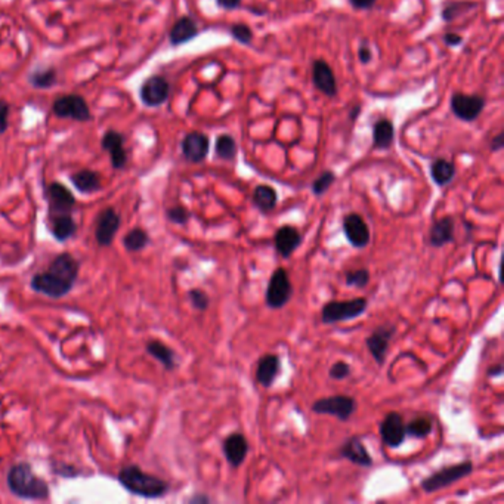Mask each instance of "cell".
Returning <instances> with one entry per match:
<instances>
[{"instance_id":"cell-1","label":"cell","mask_w":504,"mask_h":504,"mask_svg":"<svg viewBox=\"0 0 504 504\" xmlns=\"http://www.w3.org/2000/svg\"><path fill=\"white\" fill-rule=\"evenodd\" d=\"M80 265L70 253H61L45 273H39L31 278V289L52 299H59L73 289L77 280Z\"/></svg>"},{"instance_id":"cell-2","label":"cell","mask_w":504,"mask_h":504,"mask_svg":"<svg viewBox=\"0 0 504 504\" xmlns=\"http://www.w3.org/2000/svg\"><path fill=\"white\" fill-rule=\"evenodd\" d=\"M6 482L9 491L23 500H46L49 497L47 483L35 475L28 463L13 464Z\"/></svg>"},{"instance_id":"cell-3","label":"cell","mask_w":504,"mask_h":504,"mask_svg":"<svg viewBox=\"0 0 504 504\" xmlns=\"http://www.w3.org/2000/svg\"><path fill=\"white\" fill-rule=\"evenodd\" d=\"M119 482L129 493L144 498H160L169 491V485L163 479L142 472L135 464L126 466L120 470Z\"/></svg>"},{"instance_id":"cell-4","label":"cell","mask_w":504,"mask_h":504,"mask_svg":"<svg viewBox=\"0 0 504 504\" xmlns=\"http://www.w3.org/2000/svg\"><path fill=\"white\" fill-rule=\"evenodd\" d=\"M368 307V302L364 297H357L350 300H333L323 307L321 320L324 324H336L361 316Z\"/></svg>"},{"instance_id":"cell-5","label":"cell","mask_w":504,"mask_h":504,"mask_svg":"<svg viewBox=\"0 0 504 504\" xmlns=\"http://www.w3.org/2000/svg\"><path fill=\"white\" fill-rule=\"evenodd\" d=\"M472 470H474L472 462H463L459 464L447 466V467L438 470V472L432 474L426 479H423L422 490L428 494L436 493L442 488H447V486H449L452 483H456L457 481L463 479L464 476L470 475L472 474Z\"/></svg>"},{"instance_id":"cell-6","label":"cell","mask_w":504,"mask_h":504,"mask_svg":"<svg viewBox=\"0 0 504 504\" xmlns=\"http://www.w3.org/2000/svg\"><path fill=\"white\" fill-rule=\"evenodd\" d=\"M52 111L58 119H71L80 123L89 122L92 119L91 108L86 103V99L76 93L58 96L52 104Z\"/></svg>"},{"instance_id":"cell-7","label":"cell","mask_w":504,"mask_h":504,"mask_svg":"<svg viewBox=\"0 0 504 504\" xmlns=\"http://www.w3.org/2000/svg\"><path fill=\"white\" fill-rule=\"evenodd\" d=\"M293 294V285L290 282L289 274L284 268H278L273 274L270 284L266 287L265 302L271 309H280L289 304Z\"/></svg>"},{"instance_id":"cell-8","label":"cell","mask_w":504,"mask_h":504,"mask_svg":"<svg viewBox=\"0 0 504 504\" xmlns=\"http://www.w3.org/2000/svg\"><path fill=\"white\" fill-rule=\"evenodd\" d=\"M311 410L316 414H328L346 422L357 410V401L348 395H334L315 401Z\"/></svg>"},{"instance_id":"cell-9","label":"cell","mask_w":504,"mask_h":504,"mask_svg":"<svg viewBox=\"0 0 504 504\" xmlns=\"http://www.w3.org/2000/svg\"><path fill=\"white\" fill-rule=\"evenodd\" d=\"M171 93V85L163 76L148 77L139 89V96L142 104L147 107H160L163 105Z\"/></svg>"},{"instance_id":"cell-10","label":"cell","mask_w":504,"mask_h":504,"mask_svg":"<svg viewBox=\"0 0 504 504\" xmlns=\"http://www.w3.org/2000/svg\"><path fill=\"white\" fill-rule=\"evenodd\" d=\"M49 212L47 216L71 213L76 206V198L73 193L59 182H52L46 190Z\"/></svg>"},{"instance_id":"cell-11","label":"cell","mask_w":504,"mask_h":504,"mask_svg":"<svg viewBox=\"0 0 504 504\" xmlns=\"http://www.w3.org/2000/svg\"><path fill=\"white\" fill-rule=\"evenodd\" d=\"M485 107V99L479 95L454 93L451 98V110L460 120L474 122Z\"/></svg>"},{"instance_id":"cell-12","label":"cell","mask_w":504,"mask_h":504,"mask_svg":"<svg viewBox=\"0 0 504 504\" xmlns=\"http://www.w3.org/2000/svg\"><path fill=\"white\" fill-rule=\"evenodd\" d=\"M120 214L113 207H107L103 212H99L96 216V229L95 239L99 246L107 247L113 243L117 231L120 228Z\"/></svg>"},{"instance_id":"cell-13","label":"cell","mask_w":504,"mask_h":504,"mask_svg":"<svg viewBox=\"0 0 504 504\" xmlns=\"http://www.w3.org/2000/svg\"><path fill=\"white\" fill-rule=\"evenodd\" d=\"M380 436L383 444L391 448H396L402 445V442H404L407 438L406 423L402 416L394 411L386 414L380 425Z\"/></svg>"},{"instance_id":"cell-14","label":"cell","mask_w":504,"mask_h":504,"mask_svg":"<svg viewBox=\"0 0 504 504\" xmlns=\"http://www.w3.org/2000/svg\"><path fill=\"white\" fill-rule=\"evenodd\" d=\"M395 333H396L395 326H382L367 338L365 345L370 350V354H372V357L376 360L379 365H383L386 354H388L389 343Z\"/></svg>"},{"instance_id":"cell-15","label":"cell","mask_w":504,"mask_h":504,"mask_svg":"<svg viewBox=\"0 0 504 504\" xmlns=\"http://www.w3.org/2000/svg\"><path fill=\"white\" fill-rule=\"evenodd\" d=\"M103 149H105L111 157V164L114 169H125L127 164V151L125 148V137L117 130H107L101 139Z\"/></svg>"},{"instance_id":"cell-16","label":"cell","mask_w":504,"mask_h":504,"mask_svg":"<svg viewBox=\"0 0 504 504\" xmlns=\"http://www.w3.org/2000/svg\"><path fill=\"white\" fill-rule=\"evenodd\" d=\"M343 232L348 241L357 247L362 248L370 243V228L358 213H350L343 219Z\"/></svg>"},{"instance_id":"cell-17","label":"cell","mask_w":504,"mask_h":504,"mask_svg":"<svg viewBox=\"0 0 504 504\" xmlns=\"http://www.w3.org/2000/svg\"><path fill=\"white\" fill-rule=\"evenodd\" d=\"M182 154L191 163H201L209 154V138L201 132H191L183 138Z\"/></svg>"},{"instance_id":"cell-18","label":"cell","mask_w":504,"mask_h":504,"mask_svg":"<svg viewBox=\"0 0 504 504\" xmlns=\"http://www.w3.org/2000/svg\"><path fill=\"white\" fill-rule=\"evenodd\" d=\"M312 81L315 88L327 96H336V93H338V85H336L334 73L331 70V67L323 59L314 61Z\"/></svg>"},{"instance_id":"cell-19","label":"cell","mask_w":504,"mask_h":504,"mask_svg":"<svg viewBox=\"0 0 504 504\" xmlns=\"http://www.w3.org/2000/svg\"><path fill=\"white\" fill-rule=\"evenodd\" d=\"M274 244H275V250L278 251V255L282 256L284 259H287L302 244V234L294 227L284 225L280 229H277L275 237H274Z\"/></svg>"},{"instance_id":"cell-20","label":"cell","mask_w":504,"mask_h":504,"mask_svg":"<svg viewBox=\"0 0 504 504\" xmlns=\"http://www.w3.org/2000/svg\"><path fill=\"white\" fill-rule=\"evenodd\" d=\"M224 454L232 467H240L247 457L248 442L241 433H232L224 441Z\"/></svg>"},{"instance_id":"cell-21","label":"cell","mask_w":504,"mask_h":504,"mask_svg":"<svg viewBox=\"0 0 504 504\" xmlns=\"http://www.w3.org/2000/svg\"><path fill=\"white\" fill-rule=\"evenodd\" d=\"M340 456L350 463H354L361 467H372L373 466V459L370 456V452L367 451L365 445L361 442L360 438L354 436V438H349L345 441V444L340 448Z\"/></svg>"},{"instance_id":"cell-22","label":"cell","mask_w":504,"mask_h":504,"mask_svg":"<svg viewBox=\"0 0 504 504\" xmlns=\"http://www.w3.org/2000/svg\"><path fill=\"white\" fill-rule=\"evenodd\" d=\"M47 221H49L50 234H52L54 239L58 241L70 240L77 231V224L73 219L71 213L47 216Z\"/></svg>"},{"instance_id":"cell-23","label":"cell","mask_w":504,"mask_h":504,"mask_svg":"<svg viewBox=\"0 0 504 504\" xmlns=\"http://www.w3.org/2000/svg\"><path fill=\"white\" fill-rule=\"evenodd\" d=\"M281 368L280 358L274 354L263 355L258 361V368H256V382L262 384L263 388H271L273 383L275 382L278 373Z\"/></svg>"},{"instance_id":"cell-24","label":"cell","mask_w":504,"mask_h":504,"mask_svg":"<svg viewBox=\"0 0 504 504\" xmlns=\"http://www.w3.org/2000/svg\"><path fill=\"white\" fill-rule=\"evenodd\" d=\"M197 35H198V28L195 21L190 18V16H182V18H179L171 28L169 40L171 45L179 46L191 42Z\"/></svg>"},{"instance_id":"cell-25","label":"cell","mask_w":504,"mask_h":504,"mask_svg":"<svg viewBox=\"0 0 504 504\" xmlns=\"http://www.w3.org/2000/svg\"><path fill=\"white\" fill-rule=\"evenodd\" d=\"M454 228H456L454 221H452V217L449 216L436 221L430 229V237H429L430 246L442 247L448 243L454 241Z\"/></svg>"},{"instance_id":"cell-26","label":"cell","mask_w":504,"mask_h":504,"mask_svg":"<svg viewBox=\"0 0 504 504\" xmlns=\"http://www.w3.org/2000/svg\"><path fill=\"white\" fill-rule=\"evenodd\" d=\"M70 181L74 185V188L83 194L96 193L101 188V183H103L101 182V175L89 169L79 171L77 173L71 175Z\"/></svg>"},{"instance_id":"cell-27","label":"cell","mask_w":504,"mask_h":504,"mask_svg":"<svg viewBox=\"0 0 504 504\" xmlns=\"http://www.w3.org/2000/svg\"><path fill=\"white\" fill-rule=\"evenodd\" d=\"M147 352L148 354L156 358L166 370H175L176 368V355L175 352L166 346L163 342L159 340H151L147 343Z\"/></svg>"},{"instance_id":"cell-28","label":"cell","mask_w":504,"mask_h":504,"mask_svg":"<svg viewBox=\"0 0 504 504\" xmlns=\"http://www.w3.org/2000/svg\"><path fill=\"white\" fill-rule=\"evenodd\" d=\"M58 73L52 67L36 69L28 74V83L36 89H50L57 85Z\"/></svg>"},{"instance_id":"cell-29","label":"cell","mask_w":504,"mask_h":504,"mask_svg":"<svg viewBox=\"0 0 504 504\" xmlns=\"http://www.w3.org/2000/svg\"><path fill=\"white\" fill-rule=\"evenodd\" d=\"M430 175L436 185L444 187V185L449 183L452 179H454L456 167H454V164L445 159H438V160H435L430 166Z\"/></svg>"},{"instance_id":"cell-30","label":"cell","mask_w":504,"mask_h":504,"mask_svg":"<svg viewBox=\"0 0 504 504\" xmlns=\"http://www.w3.org/2000/svg\"><path fill=\"white\" fill-rule=\"evenodd\" d=\"M277 191L270 185H259L253 191V205L263 213L271 212L277 206Z\"/></svg>"},{"instance_id":"cell-31","label":"cell","mask_w":504,"mask_h":504,"mask_svg":"<svg viewBox=\"0 0 504 504\" xmlns=\"http://www.w3.org/2000/svg\"><path fill=\"white\" fill-rule=\"evenodd\" d=\"M394 138H395V129H394V125L389 120L382 119L374 125V127H373V144H374L376 148H379V149L389 148L392 145V142H394Z\"/></svg>"},{"instance_id":"cell-32","label":"cell","mask_w":504,"mask_h":504,"mask_svg":"<svg viewBox=\"0 0 504 504\" xmlns=\"http://www.w3.org/2000/svg\"><path fill=\"white\" fill-rule=\"evenodd\" d=\"M123 243L129 251H141L149 243V235L147 234V231L135 228L126 234Z\"/></svg>"},{"instance_id":"cell-33","label":"cell","mask_w":504,"mask_h":504,"mask_svg":"<svg viewBox=\"0 0 504 504\" xmlns=\"http://www.w3.org/2000/svg\"><path fill=\"white\" fill-rule=\"evenodd\" d=\"M432 428L433 426H432V422L429 418L417 417V418L413 420V422L406 425V432H407V436H411V438L422 440V438H426V436L430 435Z\"/></svg>"},{"instance_id":"cell-34","label":"cell","mask_w":504,"mask_h":504,"mask_svg":"<svg viewBox=\"0 0 504 504\" xmlns=\"http://www.w3.org/2000/svg\"><path fill=\"white\" fill-rule=\"evenodd\" d=\"M214 151L219 159L231 161L234 160L235 154H237V144H235L234 138H231L229 135H221L216 139Z\"/></svg>"},{"instance_id":"cell-35","label":"cell","mask_w":504,"mask_h":504,"mask_svg":"<svg viewBox=\"0 0 504 504\" xmlns=\"http://www.w3.org/2000/svg\"><path fill=\"white\" fill-rule=\"evenodd\" d=\"M368 281H370V273H368V270H365V268L346 273V284L350 285V287L364 289V287H367Z\"/></svg>"},{"instance_id":"cell-36","label":"cell","mask_w":504,"mask_h":504,"mask_svg":"<svg viewBox=\"0 0 504 504\" xmlns=\"http://www.w3.org/2000/svg\"><path fill=\"white\" fill-rule=\"evenodd\" d=\"M334 181H336V175L333 172L327 171V172L321 173L312 183V193L318 197L323 195L331 187Z\"/></svg>"},{"instance_id":"cell-37","label":"cell","mask_w":504,"mask_h":504,"mask_svg":"<svg viewBox=\"0 0 504 504\" xmlns=\"http://www.w3.org/2000/svg\"><path fill=\"white\" fill-rule=\"evenodd\" d=\"M231 35L232 38L243 43V45H248L251 42V39H253V31L250 30L248 25L246 24H237V25H232L231 28Z\"/></svg>"},{"instance_id":"cell-38","label":"cell","mask_w":504,"mask_h":504,"mask_svg":"<svg viewBox=\"0 0 504 504\" xmlns=\"http://www.w3.org/2000/svg\"><path fill=\"white\" fill-rule=\"evenodd\" d=\"M190 300H191V304L193 307L197 309V311H206L209 308V296L203 292V290H200V289H193L190 290Z\"/></svg>"},{"instance_id":"cell-39","label":"cell","mask_w":504,"mask_h":504,"mask_svg":"<svg viewBox=\"0 0 504 504\" xmlns=\"http://www.w3.org/2000/svg\"><path fill=\"white\" fill-rule=\"evenodd\" d=\"M166 216H167V219H169L171 222L183 225V224H187L188 219H190V212L185 207H182V206H175V207H171L169 210L166 212Z\"/></svg>"},{"instance_id":"cell-40","label":"cell","mask_w":504,"mask_h":504,"mask_svg":"<svg viewBox=\"0 0 504 504\" xmlns=\"http://www.w3.org/2000/svg\"><path fill=\"white\" fill-rule=\"evenodd\" d=\"M328 374L334 380H343V379L349 377V374H350V365L343 362V361L336 362V364L331 365Z\"/></svg>"},{"instance_id":"cell-41","label":"cell","mask_w":504,"mask_h":504,"mask_svg":"<svg viewBox=\"0 0 504 504\" xmlns=\"http://www.w3.org/2000/svg\"><path fill=\"white\" fill-rule=\"evenodd\" d=\"M9 113H11V105L6 103V101H0V135H4V133L8 130Z\"/></svg>"},{"instance_id":"cell-42","label":"cell","mask_w":504,"mask_h":504,"mask_svg":"<svg viewBox=\"0 0 504 504\" xmlns=\"http://www.w3.org/2000/svg\"><path fill=\"white\" fill-rule=\"evenodd\" d=\"M376 4V0H350V5L355 9H370Z\"/></svg>"},{"instance_id":"cell-43","label":"cell","mask_w":504,"mask_h":504,"mask_svg":"<svg viewBox=\"0 0 504 504\" xmlns=\"http://www.w3.org/2000/svg\"><path fill=\"white\" fill-rule=\"evenodd\" d=\"M444 42L448 45V46H457L463 42L462 36L456 35V33H447V35L444 36Z\"/></svg>"},{"instance_id":"cell-44","label":"cell","mask_w":504,"mask_h":504,"mask_svg":"<svg viewBox=\"0 0 504 504\" xmlns=\"http://www.w3.org/2000/svg\"><path fill=\"white\" fill-rule=\"evenodd\" d=\"M216 2H217V5H219L224 9H235V8L240 6L241 0H216Z\"/></svg>"},{"instance_id":"cell-45","label":"cell","mask_w":504,"mask_h":504,"mask_svg":"<svg viewBox=\"0 0 504 504\" xmlns=\"http://www.w3.org/2000/svg\"><path fill=\"white\" fill-rule=\"evenodd\" d=\"M360 61L362 62V64H368L370 61H372V58H373V54H372V50H370L367 46H362L361 49H360Z\"/></svg>"},{"instance_id":"cell-46","label":"cell","mask_w":504,"mask_h":504,"mask_svg":"<svg viewBox=\"0 0 504 504\" xmlns=\"http://www.w3.org/2000/svg\"><path fill=\"white\" fill-rule=\"evenodd\" d=\"M504 147V135L503 133H498V135L491 141V149L493 151H498Z\"/></svg>"},{"instance_id":"cell-47","label":"cell","mask_w":504,"mask_h":504,"mask_svg":"<svg viewBox=\"0 0 504 504\" xmlns=\"http://www.w3.org/2000/svg\"><path fill=\"white\" fill-rule=\"evenodd\" d=\"M503 374V364H497L491 368H488V376L490 377H498Z\"/></svg>"},{"instance_id":"cell-48","label":"cell","mask_w":504,"mask_h":504,"mask_svg":"<svg viewBox=\"0 0 504 504\" xmlns=\"http://www.w3.org/2000/svg\"><path fill=\"white\" fill-rule=\"evenodd\" d=\"M190 503H210V498L206 496H195L190 498Z\"/></svg>"}]
</instances>
